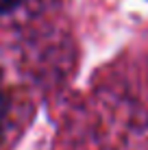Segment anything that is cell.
<instances>
[{
    "instance_id": "obj_1",
    "label": "cell",
    "mask_w": 148,
    "mask_h": 150,
    "mask_svg": "<svg viewBox=\"0 0 148 150\" xmlns=\"http://www.w3.org/2000/svg\"><path fill=\"white\" fill-rule=\"evenodd\" d=\"M9 111H11V91H9L7 83L2 81V74H0V131L9 120Z\"/></svg>"
},
{
    "instance_id": "obj_2",
    "label": "cell",
    "mask_w": 148,
    "mask_h": 150,
    "mask_svg": "<svg viewBox=\"0 0 148 150\" xmlns=\"http://www.w3.org/2000/svg\"><path fill=\"white\" fill-rule=\"evenodd\" d=\"M22 0H0V13H11L13 9H18V4Z\"/></svg>"
}]
</instances>
